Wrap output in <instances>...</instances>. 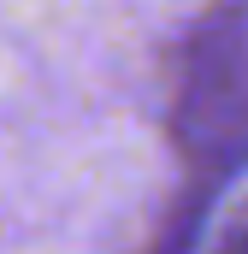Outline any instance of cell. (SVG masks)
I'll return each instance as SVG.
<instances>
[{
	"label": "cell",
	"instance_id": "obj_1",
	"mask_svg": "<svg viewBox=\"0 0 248 254\" xmlns=\"http://www.w3.org/2000/svg\"><path fill=\"white\" fill-rule=\"evenodd\" d=\"M172 148L189 172V201L166 219L160 254H189L207 201L248 166V6H213L172 54Z\"/></svg>",
	"mask_w": 248,
	"mask_h": 254
},
{
	"label": "cell",
	"instance_id": "obj_2",
	"mask_svg": "<svg viewBox=\"0 0 248 254\" xmlns=\"http://www.w3.org/2000/svg\"><path fill=\"white\" fill-rule=\"evenodd\" d=\"M213 254H248V201L219 225V243H213Z\"/></svg>",
	"mask_w": 248,
	"mask_h": 254
}]
</instances>
